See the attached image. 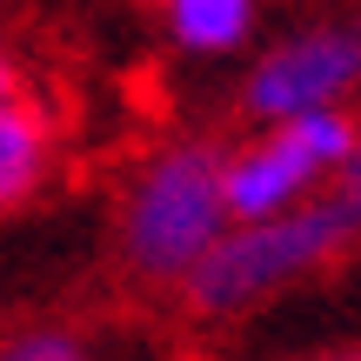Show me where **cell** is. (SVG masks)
Returning a JSON list of instances; mask_svg holds the SVG:
<instances>
[{
	"instance_id": "7",
	"label": "cell",
	"mask_w": 361,
	"mask_h": 361,
	"mask_svg": "<svg viewBox=\"0 0 361 361\" xmlns=\"http://www.w3.org/2000/svg\"><path fill=\"white\" fill-rule=\"evenodd\" d=\"M7 361H80V341H67V335H27V341H13Z\"/></svg>"
},
{
	"instance_id": "6",
	"label": "cell",
	"mask_w": 361,
	"mask_h": 361,
	"mask_svg": "<svg viewBox=\"0 0 361 361\" xmlns=\"http://www.w3.org/2000/svg\"><path fill=\"white\" fill-rule=\"evenodd\" d=\"M40 180V121L20 101L0 107V201H20Z\"/></svg>"
},
{
	"instance_id": "2",
	"label": "cell",
	"mask_w": 361,
	"mask_h": 361,
	"mask_svg": "<svg viewBox=\"0 0 361 361\" xmlns=\"http://www.w3.org/2000/svg\"><path fill=\"white\" fill-rule=\"evenodd\" d=\"M228 161L214 147H174L161 154L128 207V261L141 274H194L201 255L221 241L228 221Z\"/></svg>"
},
{
	"instance_id": "8",
	"label": "cell",
	"mask_w": 361,
	"mask_h": 361,
	"mask_svg": "<svg viewBox=\"0 0 361 361\" xmlns=\"http://www.w3.org/2000/svg\"><path fill=\"white\" fill-rule=\"evenodd\" d=\"M341 201L361 214V147H355V161H348V168H341Z\"/></svg>"
},
{
	"instance_id": "5",
	"label": "cell",
	"mask_w": 361,
	"mask_h": 361,
	"mask_svg": "<svg viewBox=\"0 0 361 361\" xmlns=\"http://www.w3.org/2000/svg\"><path fill=\"white\" fill-rule=\"evenodd\" d=\"M161 13H168V34L180 47H234V40L247 34V20H255V0H161Z\"/></svg>"
},
{
	"instance_id": "4",
	"label": "cell",
	"mask_w": 361,
	"mask_h": 361,
	"mask_svg": "<svg viewBox=\"0 0 361 361\" xmlns=\"http://www.w3.org/2000/svg\"><path fill=\"white\" fill-rule=\"evenodd\" d=\"M322 168H328V161L314 154V141L295 128V121H281L268 141H255L247 154L228 161V207H234V221L288 214V207L308 194V180L322 174Z\"/></svg>"
},
{
	"instance_id": "1",
	"label": "cell",
	"mask_w": 361,
	"mask_h": 361,
	"mask_svg": "<svg viewBox=\"0 0 361 361\" xmlns=\"http://www.w3.org/2000/svg\"><path fill=\"white\" fill-rule=\"evenodd\" d=\"M355 207L348 201H314V207H288V214H268V221H247V228L221 234L214 247L201 255V268L188 274V295L194 308L207 314H228V308H247L255 295L295 281L301 268L328 261L355 228Z\"/></svg>"
},
{
	"instance_id": "3",
	"label": "cell",
	"mask_w": 361,
	"mask_h": 361,
	"mask_svg": "<svg viewBox=\"0 0 361 361\" xmlns=\"http://www.w3.org/2000/svg\"><path fill=\"white\" fill-rule=\"evenodd\" d=\"M361 74V40L348 34H301L288 40V47H274L268 61L255 67V80H247V114L261 121H301V114H322V107H335L341 94L355 87Z\"/></svg>"
}]
</instances>
